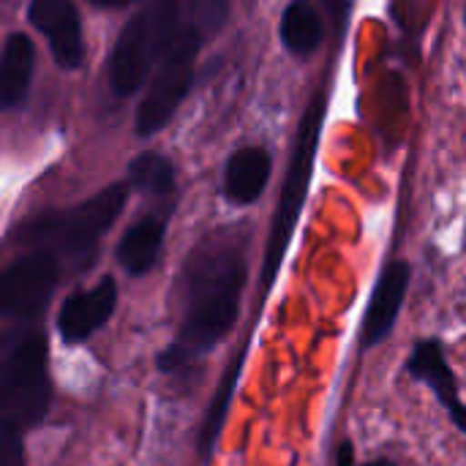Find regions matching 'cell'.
Returning a JSON list of instances; mask_svg holds the SVG:
<instances>
[{
	"mask_svg": "<svg viewBox=\"0 0 466 466\" xmlns=\"http://www.w3.org/2000/svg\"><path fill=\"white\" fill-rule=\"evenodd\" d=\"M246 265L232 246H202L186 268V317L180 339L158 355V369L175 371L213 350L235 325Z\"/></svg>",
	"mask_w": 466,
	"mask_h": 466,
	"instance_id": "cell-1",
	"label": "cell"
},
{
	"mask_svg": "<svg viewBox=\"0 0 466 466\" xmlns=\"http://www.w3.org/2000/svg\"><path fill=\"white\" fill-rule=\"evenodd\" d=\"M46 339L38 330H16L0 341V423L35 426L49 407Z\"/></svg>",
	"mask_w": 466,
	"mask_h": 466,
	"instance_id": "cell-2",
	"label": "cell"
},
{
	"mask_svg": "<svg viewBox=\"0 0 466 466\" xmlns=\"http://www.w3.org/2000/svg\"><path fill=\"white\" fill-rule=\"evenodd\" d=\"M325 109H328V96L317 93L311 98V104L306 106V115L300 120L298 137H295V147H292V158H289V169H287V180L279 197V208L270 224V238H268V248H265V262H262V289L268 292L270 284L276 281V273L284 262L287 246L292 240L298 216L303 210L309 186H311V175H314V161H317V150H319V137H322V126H325Z\"/></svg>",
	"mask_w": 466,
	"mask_h": 466,
	"instance_id": "cell-3",
	"label": "cell"
},
{
	"mask_svg": "<svg viewBox=\"0 0 466 466\" xmlns=\"http://www.w3.org/2000/svg\"><path fill=\"white\" fill-rule=\"evenodd\" d=\"M180 25V0H150L126 22L109 57L115 96H134L145 85Z\"/></svg>",
	"mask_w": 466,
	"mask_h": 466,
	"instance_id": "cell-4",
	"label": "cell"
},
{
	"mask_svg": "<svg viewBox=\"0 0 466 466\" xmlns=\"http://www.w3.org/2000/svg\"><path fill=\"white\" fill-rule=\"evenodd\" d=\"M126 199H128V186L112 183L76 208L49 213L44 218L25 224L19 240L35 248H46V251L52 248L57 254H85L115 224Z\"/></svg>",
	"mask_w": 466,
	"mask_h": 466,
	"instance_id": "cell-5",
	"label": "cell"
},
{
	"mask_svg": "<svg viewBox=\"0 0 466 466\" xmlns=\"http://www.w3.org/2000/svg\"><path fill=\"white\" fill-rule=\"evenodd\" d=\"M202 44H205V33L199 27L188 22L177 27L175 38L169 41V46L153 66L150 85L139 101V109H137L139 137H153L172 120L175 109L180 106V101L186 98L194 82V66H197V55Z\"/></svg>",
	"mask_w": 466,
	"mask_h": 466,
	"instance_id": "cell-6",
	"label": "cell"
},
{
	"mask_svg": "<svg viewBox=\"0 0 466 466\" xmlns=\"http://www.w3.org/2000/svg\"><path fill=\"white\" fill-rule=\"evenodd\" d=\"M57 284L55 257L46 251L27 254L0 273V317H35Z\"/></svg>",
	"mask_w": 466,
	"mask_h": 466,
	"instance_id": "cell-7",
	"label": "cell"
},
{
	"mask_svg": "<svg viewBox=\"0 0 466 466\" xmlns=\"http://www.w3.org/2000/svg\"><path fill=\"white\" fill-rule=\"evenodd\" d=\"M30 25L46 38L52 57L60 68H79L85 60L82 19L74 0H30Z\"/></svg>",
	"mask_w": 466,
	"mask_h": 466,
	"instance_id": "cell-8",
	"label": "cell"
},
{
	"mask_svg": "<svg viewBox=\"0 0 466 466\" xmlns=\"http://www.w3.org/2000/svg\"><path fill=\"white\" fill-rule=\"evenodd\" d=\"M117 306V284L115 279H101L96 287L71 295L57 317V330L66 344L87 341L115 311Z\"/></svg>",
	"mask_w": 466,
	"mask_h": 466,
	"instance_id": "cell-9",
	"label": "cell"
},
{
	"mask_svg": "<svg viewBox=\"0 0 466 466\" xmlns=\"http://www.w3.org/2000/svg\"><path fill=\"white\" fill-rule=\"evenodd\" d=\"M407 287H410V265L390 262L385 268V273L380 276L371 303L366 309V319H363V344L366 347H374L388 339V333L393 330V325L399 319Z\"/></svg>",
	"mask_w": 466,
	"mask_h": 466,
	"instance_id": "cell-10",
	"label": "cell"
},
{
	"mask_svg": "<svg viewBox=\"0 0 466 466\" xmlns=\"http://www.w3.org/2000/svg\"><path fill=\"white\" fill-rule=\"evenodd\" d=\"M410 374L418 377L420 382H426L437 399L451 410L453 415V423L464 431L466 429V415L464 404H461V396H459V388H456V377L445 360V352L440 347V341H420L412 355H410Z\"/></svg>",
	"mask_w": 466,
	"mask_h": 466,
	"instance_id": "cell-11",
	"label": "cell"
},
{
	"mask_svg": "<svg viewBox=\"0 0 466 466\" xmlns=\"http://www.w3.org/2000/svg\"><path fill=\"white\" fill-rule=\"evenodd\" d=\"M35 68V49L25 33H11L0 52V112L16 109L33 79Z\"/></svg>",
	"mask_w": 466,
	"mask_h": 466,
	"instance_id": "cell-12",
	"label": "cell"
},
{
	"mask_svg": "<svg viewBox=\"0 0 466 466\" xmlns=\"http://www.w3.org/2000/svg\"><path fill=\"white\" fill-rule=\"evenodd\" d=\"M270 156L262 147H240L224 172V194L235 205H251L268 186Z\"/></svg>",
	"mask_w": 466,
	"mask_h": 466,
	"instance_id": "cell-13",
	"label": "cell"
},
{
	"mask_svg": "<svg viewBox=\"0 0 466 466\" xmlns=\"http://www.w3.org/2000/svg\"><path fill=\"white\" fill-rule=\"evenodd\" d=\"M164 246V221L156 216L139 218L126 229L117 243V262L131 276H145L161 257Z\"/></svg>",
	"mask_w": 466,
	"mask_h": 466,
	"instance_id": "cell-14",
	"label": "cell"
},
{
	"mask_svg": "<svg viewBox=\"0 0 466 466\" xmlns=\"http://www.w3.org/2000/svg\"><path fill=\"white\" fill-rule=\"evenodd\" d=\"M325 35V25L311 0H292L281 14V41L292 55H311Z\"/></svg>",
	"mask_w": 466,
	"mask_h": 466,
	"instance_id": "cell-15",
	"label": "cell"
},
{
	"mask_svg": "<svg viewBox=\"0 0 466 466\" xmlns=\"http://www.w3.org/2000/svg\"><path fill=\"white\" fill-rule=\"evenodd\" d=\"M128 183L147 197H167L175 188V169L161 153H142L128 167Z\"/></svg>",
	"mask_w": 466,
	"mask_h": 466,
	"instance_id": "cell-16",
	"label": "cell"
},
{
	"mask_svg": "<svg viewBox=\"0 0 466 466\" xmlns=\"http://www.w3.org/2000/svg\"><path fill=\"white\" fill-rule=\"evenodd\" d=\"M240 369H243V355L235 360V366L229 369V374H224V382H221V388H218V393H216V399H213V407H210V412H208V418H205L202 440H199L202 453H210V448H213V442H216V437H218V431H221V420H224V415H227V399H229L235 382H238Z\"/></svg>",
	"mask_w": 466,
	"mask_h": 466,
	"instance_id": "cell-17",
	"label": "cell"
},
{
	"mask_svg": "<svg viewBox=\"0 0 466 466\" xmlns=\"http://www.w3.org/2000/svg\"><path fill=\"white\" fill-rule=\"evenodd\" d=\"M0 466H25L22 431L0 423Z\"/></svg>",
	"mask_w": 466,
	"mask_h": 466,
	"instance_id": "cell-18",
	"label": "cell"
},
{
	"mask_svg": "<svg viewBox=\"0 0 466 466\" xmlns=\"http://www.w3.org/2000/svg\"><path fill=\"white\" fill-rule=\"evenodd\" d=\"M319 3L325 5V11H328V16H330V22H333V25H339V27H344V25H347L352 0H319Z\"/></svg>",
	"mask_w": 466,
	"mask_h": 466,
	"instance_id": "cell-19",
	"label": "cell"
},
{
	"mask_svg": "<svg viewBox=\"0 0 466 466\" xmlns=\"http://www.w3.org/2000/svg\"><path fill=\"white\" fill-rule=\"evenodd\" d=\"M336 466H355V453H352V445H350V442H344V445L339 448Z\"/></svg>",
	"mask_w": 466,
	"mask_h": 466,
	"instance_id": "cell-20",
	"label": "cell"
},
{
	"mask_svg": "<svg viewBox=\"0 0 466 466\" xmlns=\"http://www.w3.org/2000/svg\"><path fill=\"white\" fill-rule=\"evenodd\" d=\"M90 3L98 5V8H120V5H128L134 0H90Z\"/></svg>",
	"mask_w": 466,
	"mask_h": 466,
	"instance_id": "cell-21",
	"label": "cell"
},
{
	"mask_svg": "<svg viewBox=\"0 0 466 466\" xmlns=\"http://www.w3.org/2000/svg\"><path fill=\"white\" fill-rule=\"evenodd\" d=\"M366 466H393L390 461H371V464H366Z\"/></svg>",
	"mask_w": 466,
	"mask_h": 466,
	"instance_id": "cell-22",
	"label": "cell"
}]
</instances>
